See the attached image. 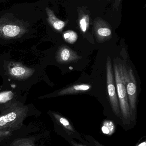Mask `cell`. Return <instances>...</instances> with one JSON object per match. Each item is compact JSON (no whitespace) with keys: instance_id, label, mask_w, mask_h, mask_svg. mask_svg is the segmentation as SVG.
Segmentation results:
<instances>
[{"instance_id":"cell-1","label":"cell","mask_w":146,"mask_h":146,"mask_svg":"<svg viewBox=\"0 0 146 146\" xmlns=\"http://www.w3.org/2000/svg\"><path fill=\"white\" fill-rule=\"evenodd\" d=\"M28 111V107L19 102L9 103L4 106L0 115V130L13 132L20 129Z\"/></svg>"},{"instance_id":"cell-2","label":"cell","mask_w":146,"mask_h":146,"mask_svg":"<svg viewBox=\"0 0 146 146\" xmlns=\"http://www.w3.org/2000/svg\"><path fill=\"white\" fill-rule=\"evenodd\" d=\"M114 71L116 87L121 113L123 119L127 121L131 119V115L126 90L123 65L115 63Z\"/></svg>"},{"instance_id":"cell-3","label":"cell","mask_w":146,"mask_h":146,"mask_svg":"<svg viewBox=\"0 0 146 146\" xmlns=\"http://www.w3.org/2000/svg\"><path fill=\"white\" fill-rule=\"evenodd\" d=\"M106 69L107 90L111 105L115 114L118 117H121V110L115 88V76L113 73L111 60L110 56H108L107 58Z\"/></svg>"},{"instance_id":"cell-4","label":"cell","mask_w":146,"mask_h":146,"mask_svg":"<svg viewBox=\"0 0 146 146\" xmlns=\"http://www.w3.org/2000/svg\"><path fill=\"white\" fill-rule=\"evenodd\" d=\"M126 90L131 112V119H135L137 103V86L133 72L131 68L128 70L123 66Z\"/></svg>"},{"instance_id":"cell-5","label":"cell","mask_w":146,"mask_h":146,"mask_svg":"<svg viewBox=\"0 0 146 146\" xmlns=\"http://www.w3.org/2000/svg\"><path fill=\"white\" fill-rule=\"evenodd\" d=\"M27 30L20 24L9 21L0 22V37L5 39L19 38L26 33Z\"/></svg>"},{"instance_id":"cell-6","label":"cell","mask_w":146,"mask_h":146,"mask_svg":"<svg viewBox=\"0 0 146 146\" xmlns=\"http://www.w3.org/2000/svg\"><path fill=\"white\" fill-rule=\"evenodd\" d=\"M7 71L9 76L19 80H26L35 72V69L24 66L20 62H10L8 64Z\"/></svg>"},{"instance_id":"cell-7","label":"cell","mask_w":146,"mask_h":146,"mask_svg":"<svg viewBox=\"0 0 146 146\" xmlns=\"http://www.w3.org/2000/svg\"><path fill=\"white\" fill-rule=\"evenodd\" d=\"M81 57L72 49L65 45L58 48L56 55V61L61 64H68L77 61Z\"/></svg>"},{"instance_id":"cell-8","label":"cell","mask_w":146,"mask_h":146,"mask_svg":"<svg viewBox=\"0 0 146 146\" xmlns=\"http://www.w3.org/2000/svg\"><path fill=\"white\" fill-rule=\"evenodd\" d=\"M91 88L92 86L89 84L85 83L76 84L60 91L58 92V95L61 96L84 92L89 91Z\"/></svg>"},{"instance_id":"cell-9","label":"cell","mask_w":146,"mask_h":146,"mask_svg":"<svg viewBox=\"0 0 146 146\" xmlns=\"http://www.w3.org/2000/svg\"><path fill=\"white\" fill-rule=\"evenodd\" d=\"M46 10L48 16V21L49 24L55 30L59 32H61L66 25V22L59 19L48 8H47Z\"/></svg>"},{"instance_id":"cell-10","label":"cell","mask_w":146,"mask_h":146,"mask_svg":"<svg viewBox=\"0 0 146 146\" xmlns=\"http://www.w3.org/2000/svg\"><path fill=\"white\" fill-rule=\"evenodd\" d=\"M96 36L99 42H104L110 38L111 31L108 27L100 26L96 28Z\"/></svg>"},{"instance_id":"cell-11","label":"cell","mask_w":146,"mask_h":146,"mask_svg":"<svg viewBox=\"0 0 146 146\" xmlns=\"http://www.w3.org/2000/svg\"><path fill=\"white\" fill-rule=\"evenodd\" d=\"M52 115L54 118L57 121V122L67 132H68L69 133L72 134L75 132L74 129L67 118L59 115L58 113H55V112H52Z\"/></svg>"},{"instance_id":"cell-12","label":"cell","mask_w":146,"mask_h":146,"mask_svg":"<svg viewBox=\"0 0 146 146\" xmlns=\"http://www.w3.org/2000/svg\"><path fill=\"white\" fill-rule=\"evenodd\" d=\"M9 146H36L33 138H21L14 140Z\"/></svg>"},{"instance_id":"cell-13","label":"cell","mask_w":146,"mask_h":146,"mask_svg":"<svg viewBox=\"0 0 146 146\" xmlns=\"http://www.w3.org/2000/svg\"><path fill=\"white\" fill-rule=\"evenodd\" d=\"M63 39L66 42L70 44H74L77 41L78 36L77 33L72 31H68L63 33Z\"/></svg>"},{"instance_id":"cell-14","label":"cell","mask_w":146,"mask_h":146,"mask_svg":"<svg viewBox=\"0 0 146 146\" xmlns=\"http://www.w3.org/2000/svg\"><path fill=\"white\" fill-rule=\"evenodd\" d=\"M115 130V126L112 122L110 121H106L104 123L102 127V131L106 134H112Z\"/></svg>"},{"instance_id":"cell-15","label":"cell","mask_w":146,"mask_h":146,"mask_svg":"<svg viewBox=\"0 0 146 146\" xmlns=\"http://www.w3.org/2000/svg\"><path fill=\"white\" fill-rule=\"evenodd\" d=\"M14 94L11 91H5L0 93V104H4L12 100Z\"/></svg>"},{"instance_id":"cell-16","label":"cell","mask_w":146,"mask_h":146,"mask_svg":"<svg viewBox=\"0 0 146 146\" xmlns=\"http://www.w3.org/2000/svg\"><path fill=\"white\" fill-rule=\"evenodd\" d=\"M88 19L83 18L81 19L80 21V27L81 30L83 33H85L87 30L88 26Z\"/></svg>"},{"instance_id":"cell-17","label":"cell","mask_w":146,"mask_h":146,"mask_svg":"<svg viewBox=\"0 0 146 146\" xmlns=\"http://www.w3.org/2000/svg\"><path fill=\"white\" fill-rule=\"evenodd\" d=\"M13 132L11 130H0V140L11 136L13 134Z\"/></svg>"},{"instance_id":"cell-18","label":"cell","mask_w":146,"mask_h":146,"mask_svg":"<svg viewBox=\"0 0 146 146\" xmlns=\"http://www.w3.org/2000/svg\"><path fill=\"white\" fill-rule=\"evenodd\" d=\"M86 138L94 146H105L103 145L102 144H100V142L97 141L96 140L94 139L92 136H86Z\"/></svg>"},{"instance_id":"cell-19","label":"cell","mask_w":146,"mask_h":146,"mask_svg":"<svg viewBox=\"0 0 146 146\" xmlns=\"http://www.w3.org/2000/svg\"><path fill=\"white\" fill-rule=\"evenodd\" d=\"M71 144L72 146H87L85 145H82V144H79V143L75 142V141H71Z\"/></svg>"},{"instance_id":"cell-20","label":"cell","mask_w":146,"mask_h":146,"mask_svg":"<svg viewBox=\"0 0 146 146\" xmlns=\"http://www.w3.org/2000/svg\"><path fill=\"white\" fill-rule=\"evenodd\" d=\"M137 146H146V139Z\"/></svg>"},{"instance_id":"cell-21","label":"cell","mask_w":146,"mask_h":146,"mask_svg":"<svg viewBox=\"0 0 146 146\" xmlns=\"http://www.w3.org/2000/svg\"><path fill=\"white\" fill-rule=\"evenodd\" d=\"M145 7H146V4L145 5Z\"/></svg>"}]
</instances>
